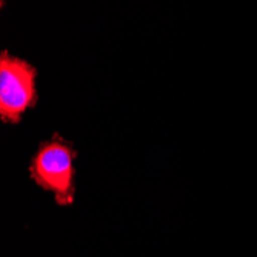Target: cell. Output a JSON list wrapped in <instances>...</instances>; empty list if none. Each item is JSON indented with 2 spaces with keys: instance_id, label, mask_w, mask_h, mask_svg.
<instances>
[{
  "instance_id": "7a4b0ae2",
  "label": "cell",
  "mask_w": 257,
  "mask_h": 257,
  "mask_svg": "<svg viewBox=\"0 0 257 257\" xmlns=\"http://www.w3.org/2000/svg\"><path fill=\"white\" fill-rule=\"evenodd\" d=\"M37 69L8 51L0 54V119L5 123L20 122L23 112L37 102Z\"/></svg>"
},
{
  "instance_id": "6da1fadb",
  "label": "cell",
  "mask_w": 257,
  "mask_h": 257,
  "mask_svg": "<svg viewBox=\"0 0 257 257\" xmlns=\"http://www.w3.org/2000/svg\"><path fill=\"white\" fill-rule=\"evenodd\" d=\"M74 159L76 151L60 137L42 144L31 160V179L42 190L54 194L57 205L74 202Z\"/></svg>"
}]
</instances>
